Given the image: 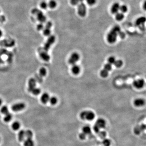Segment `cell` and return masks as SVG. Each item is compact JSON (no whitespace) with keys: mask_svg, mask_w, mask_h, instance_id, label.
<instances>
[{"mask_svg":"<svg viewBox=\"0 0 146 146\" xmlns=\"http://www.w3.org/2000/svg\"><path fill=\"white\" fill-rule=\"evenodd\" d=\"M86 112V111H84L80 113V117L81 119L83 120L85 119Z\"/></svg>","mask_w":146,"mask_h":146,"instance_id":"ee69618b","label":"cell"},{"mask_svg":"<svg viewBox=\"0 0 146 146\" xmlns=\"http://www.w3.org/2000/svg\"><path fill=\"white\" fill-rule=\"evenodd\" d=\"M25 137H26V138L32 139L33 136V133L30 130H27L26 131H25Z\"/></svg>","mask_w":146,"mask_h":146,"instance_id":"cb8c5ba5","label":"cell"},{"mask_svg":"<svg viewBox=\"0 0 146 146\" xmlns=\"http://www.w3.org/2000/svg\"><path fill=\"white\" fill-rule=\"evenodd\" d=\"M78 5V13L79 15L82 17L85 16L87 14V7L85 4L82 2L80 3Z\"/></svg>","mask_w":146,"mask_h":146,"instance_id":"3957f363","label":"cell"},{"mask_svg":"<svg viewBox=\"0 0 146 146\" xmlns=\"http://www.w3.org/2000/svg\"><path fill=\"white\" fill-rule=\"evenodd\" d=\"M57 3L54 0H50L48 3V7H49L50 8H55L57 7Z\"/></svg>","mask_w":146,"mask_h":146,"instance_id":"7402d4cb","label":"cell"},{"mask_svg":"<svg viewBox=\"0 0 146 146\" xmlns=\"http://www.w3.org/2000/svg\"><path fill=\"white\" fill-rule=\"evenodd\" d=\"M95 117V114L91 111H86L85 119L88 121H92Z\"/></svg>","mask_w":146,"mask_h":146,"instance_id":"8fae6325","label":"cell"},{"mask_svg":"<svg viewBox=\"0 0 146 146\" xmlns=\"http://www.w3.org/2000/svg\"><path fill=\"white\" fill-rule=\"evenodd\" d=\"M40 57L43 60L47 62L49 61L50 58V55L48 54L47 52L45 51L40 53Z\"/></svg>","mask_w":146,"mask_h":146,"instance_id":"30bf717a","label":"cell"},{"mask_svg":"<svg viewBox=\"0 0 146 146\" xmlns=\"http://www.w3.org/2000/svg\"><path fill=\"white\" fill-rule=\"evenodd\" d=\"M102 143L104 146H110L111 145L110 140L108 139H106V138L103 139Z\"/></svg>","mask_w":146,"mask_h":146,"instance_id":"e575fe53","label":"cell"},{"mask_svg":"<svg viewBox=\"0 0 146 146\" xmlns=\"http://www.w3.org/2000/svg\"><path fill=\"white\" fill-rule=\"evenodd\" d=\"M20 123L17 121L14 122L11 125V127H12L13 130H14L15 131H16L19 130L20 128Z\"/></svg>","mask_w":146,"mask_h":146,"instance_id":"e0dca14e","label":"cell"},{"mask_svg":"<svg viewBox=\"0 0 146 146\" xmlns=\"http://www.w3.org/2000/svg\"><path fill=\"white\" fill-rule=\"evenodd\" d=\"M87 3L90 5H93L95 4L96 0H86Z\"/></svg>","mask_w":146,"mask_h":146,"instance_id":"f35d334b","label":"cell"},{"mask_svg":"<svg viewBox=\"0 0 146 146\" xmlns=\"http://www.w3.org/2000/svg\"><path fill=\"white\" fill-rule=\"evenodd\" d=\"M114 66L117 68H121L123 65V61L121 60H115L114 63Z\"/></svg>","mask_w":146,"mask_h":146,"instance_id":"484cf974","label":"cell"},{"mask_svg":"<svg viewBox=\"0 0 146 146\" xmlns=\"http://www.w3.org/2000/svg\"><path fill=\"white\" fill-rule=\"evenodd\" d=\"M95 124H96L99 128L101 129V128H104L105 127L106 125V123L105 120L103 119L100 118L97 120Z\"/></svg>","mask_w":146,"mask_h":146,"instance_id":"7c38bea8","label":"cell"},{"mask_svg":"<svg viewBox=\"0 0 146 146\" xmlns=\"http://www.w3.org/2000/svg\"><path fill=\"white\" fill-rule=\"evenodd\" d=\"M120 5L119 3H114L111 9V11L112 14H116L118 13L120 9Z\"/></svg>","mask_w":146,"mask_h":146,"instance_id":"9c48e42d","label":"cell"},{"mask_svg":"<svg viewBox=\"0 0 146 146\" xmlns=\"http://www.w3.org/2000/svg\"><path fill=\"white\" fill-rule=\"evenodd\" d=\"M80 59V55L78 53H74L71 55L70 58L68 60L69 63L71 65H73L76 64L77 61Z\"/></svg>","mask_w":146,"mask_h":146,"instance_id":"277c9868","label":"cell"},{"mask_svg":"<svg viewBox=\"0 0 146 146\" xmlns=\"http://www.w3.org/2000/svg\"><path fill=\"white\" fill-rule=\"evenodd\" d=\"M55 39H56V38H55V36L53 35H50L47 39L46 42L52 46L54 43Z\"/></svg>","mask_w":146,"mask_h":146,"instance_id":"ac0fdd59","label":"cell"},{"mask_svg":"<svg viewBox=\"0 0 146 146\" xmlns=\"http://www.w3.org/2000/svg\"><path fill=\"white\" fill-rule=\"evenodd\" d=\"M36 80L33 78L29 79L28 82V91L30 92L36 87Z\"/></svg>","mask_w":146,"mask_h":146,"instance_id":"8992f818","label":"cell"},{"mask_svg":"<svg viewBox=\"0 0 146 146\" xmlns=\"http://www.w3.org/2000/svg\"><path fill=\"white\" fill-rule=\"evenodd\" d=\"M124 18V14L122 13H117V14H116L115 18L117 20L119 21H121L123 20Z\"/></svg>","mask_w":146,"mask_h":146,"instance_id":"603a6c76","label":"cell"},{"mask_svg":"<svg viewBox=\"0 0 146 146\" xmlns=\"http://www.w3.org/2000/svg\"><path fill=\"white\" fill-rule=\"evenodd\" d=\"M140 128H141V130L142 131H143L145 130L146 129V126L145 124H142L141 126H140Z\"/></svg>","mask_w":146,"mask_h":146,"instance_id":"7dc6e473","label":"cell"},{"mask_svg":"<svg viewBox=\"0 0 146 146\" xmlns=\"http://www.w3.org/2000/svg\"><path fill=\"white\" fill-rule=\"evenodd\" d=\"M127 10H128L127 7L125 5H122L120 6L119 10H120L121 12L123 14L127 12Z\"/></svg>","mask_w":146,"mask_h":146,"instance_id":"1f68e13d","label":"cell"},{"mask_svg":"<svg viewBox=\"0 0 146 146\" xmlns=\"http://www.w3.org/2000/svg\"><path fill=\"white\" fill-rule=\"evenodd\" d=\"M50 103H51V105H54L57 103L58 100L56 97H50L49 101Z\"/></svg>","mask_w":146,"mask_h":146,"instance_id":"f1b7e54d","label":"cell"},{"mask_svg":"<svg viewBox=\"0 0 146 146\" xmlns=\"http://www.w3.org/2000/svg\"><path fill=\"white\" fill-rule=\"evenodd\" d=\"M80 0V3H82V2L84 1V0Z\"/></svg>","mask_w":146,"mask_h":146,"instance_id":"f907efd6","label":"cell"},{"mask_svg":"<svg viewBox=\"0 0 146 146\" xmlns=\"http://www.w3.org/2000/svg\"><path fill=\"white\" fill-rule=\"evenodd\" d=\"M52 26H53V23H52V22H50V21H48L46 23L45 28H47V29H51V27H52Z\"/></svg>","mask_w":146,"mask_h":146,"instance_id":"b9f144b4","label":"cell"},{"mask_svg":"<svg viewBox=\"0 0 146 146\" xmlns=\"http://www.w3.org/2000/svg\"><path fill=\"white\" fill-rule=\"evenodd\" d=\"M41 92V90L40 88H36V87L34 88L32 90V91L31 92H32L33 95H36V96L39 95Z\"/></svg>","mask_w":146,"mask_h":146,"instance_id":"4316f807","label":"cell"},{"mask_svg":"<svg viewBox=\"0 0 146 146\" xmlns=\"http://www.w3.org/2000/svg\"><path fill=\"white\" fill-rule=\"evenodd\" d=\"M115 60H116V59H115V57H113V56H111V57H110L108 58V63H109L111 64V65H112L114 63Z\"/></svg>","mask_w":146,"mask_h":146,"instance_id":"74e56055","label":"cell"},{"mask_svg":"<svg viewBox=\"0 0 146 146\" xmlns=\"http://www.w3.org/2000/svg\"><path fill=\"white\" fill-rule=\"evenodd\" d=\"M103 69H104L106 70L107 71V72H110V71L112 70V65L108 63H106Z\"/></svg>","mask_w":146,"mask_h":146,"instance_id":"d6a6232c","label":"cell"},{"mask_svg":"<svg viewBox=\"0 0 146 146\" xmlns=\"http://www.w3.org/2000/svg\"><path fill=\"white\" fill-rule=\"evenodd\" d=\"M25 138V131H24V130H21L18 133V140L20 142H22L24 141Z\"/></svg>","mask_w":146,"mask_h":146,"instance_id":"9a60e30c","label":"cell"},{"mask_svg":"<svg viewBox=\"0 0 146 146\" xmlns=\"http://www.w3.org/2000/svg\"></svg>","mask_w":146,"mask_h":146,"instance_id":"816d5d0a","label":"cell"},{"mask_svg":"<svg viewBox=\"0 0 146 146\" xmlns=\"http://www.w3.org/2000/svg\"><path fill=\"white\" fill-rule=\"evenodd\" d=\"M12 118V115L11 113H7V114H5L4 117V121L5 122H9L11 121V119Z\"/></svg>","mask_w":146,"mask_h":146,"instance_id":"44dd1931","label":"cell"},{"mask_svg":"<svg viewBox=\"0 0 146 146\" xmlns=\"http://www.w3.org/2000/svg\"><path fill=\"white\" fill-rule=\"evenodd\" d=\"M80 67L78 65H73V66L72 67V73L75 75H77L80 73Z\"/></svg>","mask_w":146,"mask_h":146,"instance_id":"5bb4252c","label":"cell"},{"mask_svg":"<svg viewBox=\"0 0 146 146\" xmlns=\"http://www.w3.org/2000/svg\"><path fill=\"white\" fill-rule=\"evenodd\" d=\"M32 13L37 16V19L40 23H43L46 22V18L43 13L37 9H34L32 10Z\"/></svg>","mask_w":146,"mask_h":146,"instance_id":"7a4b0ae2","label":"cell"},{"mask_svg":"<svg viewBox=\"0 0 146 146\" xmlns=\"http://www.w3.org/2000/svg\"><path fill=\"white\" fill-rule=\"evenodd\" d=\"M98 134L99 136L102 139H104L106 136V133L104 131H99Z\"/></svg>","mask_w":146,"mask_h":146,"instance_id":"8d00e7d4","label":"cell"},{"mask_svg":"<svg viewBox=\"0 0 146 146\" xmlns=\"http://www.w3.org/2000/svg\"><path fill=\"white\" fill-rule=\"evenodd\" d=\"M2 102H2V100L0 98V106L2 105Z\"/></svg>","mask_w":146,"mask_h":146,"instance_id":"681fc988","label":"cell"},{"mask_svg":"<svg viewBox=\"0 0 146 146\" xmlns=\"http://www.w3.org/2000/svg\"><path fill=\"white\" fill-rule=\"evenodd\" d=\"M145 81L143 79H138L136 80L133 82V85L136 88H141L144 87L145 84Z\"/></svg>","mask_w":146,"mask_h":146,"instance_id":"52a82bcc","label":"cell"},{"mask_svg":"<svg viewBox=\"0 0 146 146\" xmlns=\"http://www.w3.org/2000/svg\"><path fill=\"white\" fill-rule=\"evenodd\" d=\"M50 97L47 92H44L41 97V101L44 104H46L49 102Z\"/></svg>","mask_w":146,"mask_h":146,"instance_id":"ba28073f","label":"cell"},{"mask_svg":"<svg viewBox=\"0 0 146 146\" xmlns=\"http://www.w3.org/2000/svg\"><path fill=\"white\" fill-rule=\"evenodd\" d=\"M39 74L41 77H45L47 74V70L44 68H41L39 70Z\"/></svg>","mask_w":146,"mask_h":146,"instance_id":"ffe728a7","label":"cell"},{"mask_svg":"<svg viewBox=\"0 0 146 146\" xmlns=\"http://www.w3.org/2000/svg\"><path fill=\"white\" fill-rule=\"evenodd\" d=\"M26 107L25 103H15L11 107V109L14 112H19L24 109Z\"/></svg>","mask_w":146,"mask_h":146,"instance_id":"5b68a950","label":"cell"},{"mask_svg":"<svg viewBox=\"0 0 146 146\" xmlns=\"http://www.w3.org/2000/svg\"><path fill=\"white\" fill-rule=\"evenodd\" d=\"M2 35H3V32L2 31V30L0 29V38L1 37Z\"/></svg>","mask_w":146,"mask_h":146,"instance_id":"c3c4849f","label":"cell"},{"mask_svg":"<svg viewBox=\"0 0 146 146\" xmlns=\"http://www.w3.org/2000/svg\"><path fill=\"white\" fill-rule=\"evenodd\" d=\"M94 131H95L97 133H98L100 131V128L98 127V126L96 124H95L93 126Z\"/></svg>","mask_w":146,"mask_h":146,"instance_id":"7bdbcfd3","label":"cell"},{"mask_svg":"<svg viewBox=\"0 0 146 146\" xmlns=\"http://www.w3.org/2000/svg\"><path fill=\"white\" fill-rule=\"evenodd\" d=\"M79 0H70V3L73 5H76L79 4Z\"/></svg>","mask_w":146,"mask_h":146,"instance_id":"60d3db41","label":"cell"},{"mask_svg":"<svg viewBox=\"0 0 146 146\" xmlns=\"http://www.w3.org/2000/svg\"><path fill=\"white\" fill-rule=\"evenodd\" d=\"M83 132L85 134H88L91 132V129L88 126H85L83 128Z\"/></svg>","mask_w":146,"mask_h":146,"instance_id":"d4e9b609","label":"cell"},{"mask_svg":"<svg viewBox=\"0 0 146 146\" xmlns=\"http://www.w3.org/2000/svg\"><path fill=\"white\" fill-rule=\"evenodd\" d=\"M79 136L80 139L84 140L85 139L86 137V134L83 132L79 134Z\"/></svg>","mask_w":146,"mask_h":146,"instance_id":"f6af8a7d","label":"cell"},{"mask_svg":"<svg viewBox=\"0 0 146 146\" xmlns=\"http://www.w3.org/2000/svg\"><path fill=\"white\" fill-rule=\"evenodd\" d=\"M119 34L122 38H124L125 37V34L123 32H121V31L119 33Z\"/></svg>","mask_w":146,"mask_h":146,"instance_id":"bcb514c9","label":"cell"},{"mask_svg":"<svg viewBox=\"0 0 146 146\" xmlns=\"http://www.w3.org/2000/svg\"><path fill=\"white\" fill-rule=\"evenodd\" d=\"M108 73H109V72H107V71L106 70L104 69H103L101 71L100 74L101 77L103 78H106L108 76Z\"/></svg>","mask_w":146,"mask_h":146,"instance_id":"f546056e","label":"cell"},{"mask_svg":"<svg viewBox=\"0 0 146 146\" xmlns=\"http://www.w3.org/2000/svg\"><path fill=\"white\" fill-rule=\"evenodd\" d=\"M37 30L39 31L43 30V29H44V24H43V23H40L39 24H38L37 25Z\"/></svg>","mask_w":146,"mask_h":146,"instance_id":"ab89813d","label":"cell"},{"mask_svg":"<svg viewBox=\"0 0 146 146\" xmlns=\"http://www.w3.org/2000/svg\"><path fill=\"white\" fill-rule=\"evenodd\" d=\"M40 7L44 10H46L48 7V3L45 1L41 2L40 3Z\"/></svg>","mask_w":146,"mask_h":146,"instance_id":"836d02e7","label":"cell"},{"mask_svg":"<svg viewBox=\"0 0 146 146\" xmlns=\"http://www.w3.org/2000/svg\"><path fill=\"white\" fill-rule=\"evenodd\" d=\"M141 131L142 130L140 128V126H136L134 129V132L136 135L140 134Z\"/></svg>","mask_w":146,"mask_h":146,"instance_id":"d590c367","label":"cell"},{"mask_svg":"<svg viewBox=\"0 0 146 146\" xmlns=\"http://www.w3.org/2000/svg\"><path fill=\"white\" fill-rule=\"evenodd\" d=\"M0 112L3 114H7V113H9V109L7 106H2L0 109Z\"/></svg>","mask_w":146,"mask_h":146,"instance_id":"83f0119b","label":"cell"},{"mask_svg":"<svg viewBox=\"0 0 146 146\" xmlns=\"http://www.w3.org/2000/svg\"><path fill=\"white\" fill-rule=\"evenodd\" d=\"M24 146H34V142L32 139L26 138L24 141Z\"/></svg>","mask_w":146,"mask_h":146,"instance_id":"2e32d148","label":"cell"},{"mask_svg":"<svg viewBox=\"0 0 146 146\" xmlns=\"http://www.w3.org/2000/svg\"><path fill=\"white\" fill-rule=\"evenodd\" d=\"M43 34L45 36H49L51 34V30L49 29L45 28L43 29Z\"/></svg>","mask_w":146,"mask_h":146,"instance_id":"4dcf8cb0","label":"cell"},{"mask_svg":"<svg viewBox=\"0 0 146 146\" xmlns=\"http://www.w3.org/2000/svg\"><path fill=\"white\" fill-rule=\"evenodd\" d=\"M145 103V101L142 98H138L134 101V104L137 107H140L143 106Z\"/></svg>","mask_w":146,"mask_h":146,"instance_id":"4fadbf2b","label":"cell"},{"mask_svg":"<svg viewBox=\"0 0 146 146\" xmlns=\"http://www.w3.org/2000/svg\"><path fill=\"white\" fill-rule=\"evenodd\" d=\"M146 21V18L144 17H141L139 18H138L136 22V25L137 26H139L142 24L145 23Z\"/></svg>","mask_w":146,"mask_h":146,"instance_id":"d6986e66","label":"cell"},{"mask_svg":"<svg viewBox=\"0 0 146 146\" xmlns=\"http://www.w3.org/2000/svg\"><path fill=\"white\" fill-rule=\"evenodd\" d=\"M120 28L119 26H116L111 29L107 35V40L110 44L114 43L117 39V36L120 32Z\"/></svg>","mask_w":146,"mask_h":146,"instance_id":"6da1fadb","label":"cell"}]
</instances>
